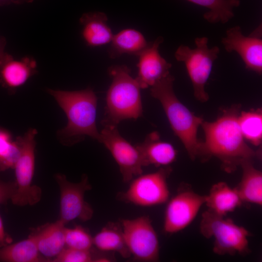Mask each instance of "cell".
Instances as JSON below:
<instances>
[{"label":"cell","instance_id":"obj_5","mask_svg":"<svg viewBox=\"0 0 262 262\" xmlns=\"http://www.w3.org/2000/svg\"><path fill=\"white\" fill-rule=\"evenodd\" d=\"M199 229L205 238H214L213 249L217 255L246 256L250 252L247 239L250 233L231 219L207 210L202 214Z\"/></svg>","mask_w":262,"mask_h":262},{"label":"cell","instance_id":"obj_24","mask_svg":"<svg viewBox=\"0 0 262 262\" xmlns=\"http://www.w3.org/2000/svg\"><path fill=\"white\" fill-rule=\"evenodd\" d=\"M209 10L204 18L210 23L225 24L234 16V9L240 4V0H186Z\"/></svg>","mask_w":262,"mask_h":262},{"label":"cell","instance_id":"obj_18","mask_svg":"<svg viewBox=\"0 0 262 262\" xmlns=\"http://www.w3.org/2000/svg\"><path fill=\"white\" fill-rule=\"evenodd\" d=\"M107 21L106 15L100 12L86 13L81 16V35L86 45L95 47L111 42L114 35Z\"/></svg>","mask_w":262,"mask_h":262},{"label":"cell","instance_id":"obj_2","mask_svg":"<svg viewBox=\"0 0 262 262\" xmlns=\"http://www.w3.org/2000/svg\"><path fill=\"white\" fill-rule=\"evenodd\" d=\"M64 111L67 123L57 132L64 145L71 146L83 140L85 136L99 142L100 132L96 124L97 98L91 88L78 91L48 89Z\"/></svg>","mask_w":262,"mask_h":262},{"label":"cell","instance_id":"obj_13","mask_svg":"<svg viewBox=\"0 0 262 262\" xmlns=\"http://www.w3.org/2000/svg\"><path fill=\"white\" fill-rule=\"evenodd\" d=\"M262 28L260 25L249 36L243 34L241 28L235 26L226 31L221 43L229 53L236 52L246 68L261 75L262 72Z\"/></svg>","mask_w":262,"mask_h":262},{"label":"cell","instance_id":"obj_11","mask_svg":"<svg viewBox=\"0 0 262 262\" xmlns=\"http://www.w3.org/2000/svg\"><path fill=\"white\" fill-rule=\"evenodd\" d=\"M103 124L99 143L109 150L118 164L123 181L129 182L143 173L144 166L140 152L120 135L116 125Z\"/></svg>","mask_w":262,"mask_h":262},{"label":"cell","instance_id":"obj_6","mask_svg":"<svg viewBox=\"0 0 262 262\" xmlns=\"http://www.w3.org/2000/svg\"><path fill=\"white\" fill-rule=\"evenodd\" d=\"M37 133L36 129L31 128L15 140L20 153L14 168L16 190L11 200L16 206L34 205L41 198V188L32 184L35 166V138Z\"/></svg>","mask_w":262,"mask_h":262},{"label":"cell","instance_id":"obj_27","mask_svg":"<svg viewBox=\"0 0 262 262\" xmlns=\"http://www.w3.org/2000/svg\"><path fill=\"white\" fill-rule=\"evenodd\" d=\"M65 241L66 247L80 250H90L93 245V237L80 226L65 228Z\"/></svg>","mask_w":262,"mask_h":262},{"label":"cell","instance_id":"obj_29","mask_svg":"<svg viewBox=\"0 0 262 262\" xmlns=\"http://www.w3.org/2000/svg\"><path fill=\"white\" fill-rule=\"evenodd\" d=\"M16 190V181H4L0 179V205L11 200Z\"/></svg>","mask_w":262,"mask_h":262},{"label":"cell","instance_id":"obj_32","mask_svg":"<svg viewBox=\"0 0 262 262\" xmlns=\"http://www.w3.org/2000/svg\"><path fill=\"white\" fill-rule=\"evenodd\" d=\"M6 45V38L4 36L0 35V60L2 58L5 53L4 51V49Z\"/></svg>","mask_w":262,"mask_h":262},{"label":"cell","instance_id":"obj_21","mask_svg":"<svg viewBox=\"0 0 262 262\" xmlns=\"http://www.w3.org/2000/svg\"><path fill=\"white\" fill-rule=\"evenodd\" d=\"M1 262H46L50 261L39 252L35 240L30 234L23 240L0 248Z\"/></svg>","mask_w":262,"mask_h":262},{"label":"cell","instance_id":"obj_8","mask_svg":"<svg viewBox=\"0 0 262 262\" xmlns=\"http://www.w3.org/2000/svg\"><path fill=\"white\" fill-rule=\"evenodd\" d=\"M171 171V168L166 166L155 172L139 175L131 182L126 191L118 194V198L142 207L166 202L170 195L167 180Z\"/></svg>","mask_w":262,"mask_h":262},{"label":"cell","instance_id":"obj_4","mask_svg":"<svg viewBox=\"0 0 262 262\" xmlns=\"http://www.w3.org/2000/svg\"><path fill=\"white\" fill-rule=\"evenodd\" d=\"M112 82L106 98L107 119L103 123L116 125L125 119H136L143 115L141 88L125 65L109 68Z\"/></svg>","mask_w":262,"mask_h":262},{"label":"cell","instance_id":"obj_19","mask_svg":"<svg viewBox=\"0 0 262 262\" xmlns=\"http://www.w3.org/2000/svg\"><path fill=\"white\" fill-rule=\"evenodd\" d=\"M242 203L236 188H231L223 181L212 186L208 195H206L205 203L208 210L224 216L240 207Z\"/></svg>","mask_w":262,"mask_h":262},{"label":"cell","instance_id":"obj_28","mask_svg":"<svg viewBox=\"0 0 262 262\" xmlns=\"http://www.w3.org/2000/svg\"><path fill=\"white\" fill-rule=\"evenodd\" d=\"M90 250H83L65 247L60 253L52 259L53 262H93Z\"/></svg>","mask_w":262,"mask_h":262},{"label":"cell","instance_id":"obj_31","mask_svg":"<svg viewBox=\"0 0 262 262\" xmlns=\"http://www.w3.org/2000/svg\"><path fill=\"white\" fill-rule=\"evenodd\" d=\"M34 0H0V6L7 5L11 4H22L30 3Z\"/></svg>","mask_w":262,"mask_h":262},{"label":"cell","instance_id":"obj_3","mask_svg":"<svg viewBox=\"0 0 262 262\" xmlns=\"http://www.w3.org/2000/svg\"><path fill=\"white\" fill-rule=\"evenodd\" d=\"M174 80L169 74L151 87L150 94L161 103L171 129L191 159L194 160L199 157L201 151L202 143L197 134L203 119L194 115L178 99L173 90Z\"/></svg>","mask_w":262,"mask_h":262},{"label":"cell","instance_id":"obj_26","mask_svg":"<svg viewBox=\"0 0 262 262\" xmlns=\"http://www.w3.org/2000/svg\"><path fill=\"white\" fill-rule=\"evenodd\" d=\"M19 153L18 146L9 132L0 129V171L14 168Z\"/></svg>","mask_w":262,"mask_h":262},{"label":"cell","instance_id":"obj_12","mask_svg":"<svg viewBox=\"0 0 262 262\" xmlns=\"http://www.w3.org/2000/svg\"><path fill=\"white\" fill-rule=\"evenodd\" d=\"M205 200L206 195H200L190 187L178 191L167 205L164 222V231L173 234L187 227L205 204Z\"/></svg>","mask_w":262,"mask_h":262},{"label":"cell","instance_id":"obj_25","mask_svg":"<svg viewBox=\"0 0 262 262\" xmlns=\"http://www.w3.org/2000/svg\"><path fill=\"white\" fill-rule=\"evenodd\" d=\"M238 121L244 139L255 146H259L262 140L261 109L242 112L238 115Z\"/></svg>","mask_w":262,"mask_h":262},{"label":"cell","instance_id":"obj_9","mask_svg":"<svg viewBox=\"0 0 262 262\" xmlns=\"http://www.w3.org/2000/svg\"><path fill=\"white\" fill-rule=\"evenodd\" d=\"M121 227L125 243L134 259L146 262L159 261V240L148 216L123 219Z\"/></svg>","mask_w":262,"mask_h":262},{"label":"cell","instance_id":"obj_1","mask_svg":"<svg viewBox=\"0 0 262 262\" xmlns=\"http://www.w3.org/2000/svg\"><path fill=\"white\" fill-rule=\"evenodd\" d=\"M239 108L236 106L225 110L215 121H203L201 126L205 136L202 142L199 158L206 161L214 156L221 162L228 173L236 170L244 161L261 155L245 141L238 121Z\"/></svg>","mask_w":262,"mask_h":262},{"label":"cell","instance_id":"obj_16","mask_svg":"<svg viewBox=\"0 0 262 262\" xmlns=\"http://www.w3.org/2000/svg\"><path fill=\"white\" fill-rule=\"evenodd\" d=\"M141 156L143 166H166L176 159L177 151L170 143L163 141L158 132L147 134L144 141L135 145Z\"/></svg>","mask_w":262,"mask_h":262},{"label":"cell","instance_id":"obj_10","mask_svg":"<svg viewBox=\"0 0 262 262\" xmlns=\"http://www.w3.org/2000/svg\"><path fill=\"white\" fill-rule=\"evenodd\" d=\"M60 190V218L65 225L76 219L90 220L94 213L91 206L84 199L85 193L92 189L87 175L77 183L68 180L63 174L55 175Z\"/></svg>","mask_w":262,"mask_h":262},{"label":"cell","instance_id":"obj_17","mask_svg":"<svg viewBox=\"0 0 262 262\" xmlns=\"http://www.w3.org/2000/svg\"><path fill=\"white\" fill-rule=\"evenodd\" d=\"M65 228V224L59 219L34 229L31 234L40 254L50 262L66 247Z\"/></svg>","mask_w":262,"mask_h":262},{"label":"cell","instance_id":"obj_14","mask_svg":"<svg viewBox=\"0 0 262 262\" xmlns=\"http://www.w3.org/2000/svg\"><path fill=\"white\" fill-rule=\"evenodd\" d=\"M164 41L163 37H158L137 56L138 73L135 78L141 89L151 87L169 73L172 65L159 53V48Z\"/></svg>","mask_w":262,"mask_h":262},{"label":"cell","instance_id":"obj_22","mask_svg":"<svg viewBox=\"0 0 262 262\" xmlns=\"http://www.w3.org/2000/svg\"><path fill=\"white\" fill-rule=\"evenodd\" d=\"M109 50L111 58H115L123 54L138 55L147 46L143 35L132 29L123 30L114 35Z\"/></svg>","mask_w":262,"mask_h":262},{"label":"cell","instance_id":"obj_23","mask_svg":"<svg viewBox=\"0 0 262 262\" xmlns=\"http://www.w3.org/2000/svg\"><path fill=\"white\" fill-rule=\"evenodd\" d=\"M93 245L101 251H115L124 258L131 254L125 243L122 227L109 223L93 237Z\"/></svg>","mask_w":262,"mask_h":262},{"label":"cell","instance_id":"obj_30","mask_svg":"<svg viewBox=\"0 0 262 262\" xmlns=\"http://www.w3.org/2000/svg\"><path fill=\"white\" fill-rule=\"evenodd\" d=\"M12 237L5 230L2 218L0 215V248L12 243Z\"/></svg>","mask_w":262,"mask_h":262},{"label":"cell","instance_id":"obj_15","mask_svg":"<svg viewBox=\"0 0 262 262\" xmlns=\"http://www.w3.org/2000/svg\"><path fill=\"white\" fill-rule=\"evenodd\" d=\"M37 66L36 61L33 57L16 60L5 52L0 60V84L13 94L37 73Z\"/></svg>","mask_w":262,"mask_h":262},{"label":"cell","instance_id":"obj_20","mask_svg":"<svg viewBox=\"0 0 262 262\" xmlns=\"http://www.w3.org/2000/svg\"><path fill=\"white\" fill-rule=\"evenodd\" d=\"M242 179L235 187L243 202L262 205V173L253 165L252 160L243 162Z\"/></svg>","mask_w":262,"mask_h":262},{"label":"cell","instance_id":"obj_7","mask_svg":"<svg viewBox=\"0 0 262 262\" xmlns=\"http://www.w3.org/2000/svg\"><path fill=\"white\" fill-rule=\"evenodd\" d=\"M196 48L181 45L175 52L177 61L183 62L191 81L195 97L198 100L205 102L209 98L206 92V83L210 75L214 62L220 52L218 47L209 48L208 38L196 37Z\"/></svg>","mask_w":262,"mask_h":262}]
</instances>
